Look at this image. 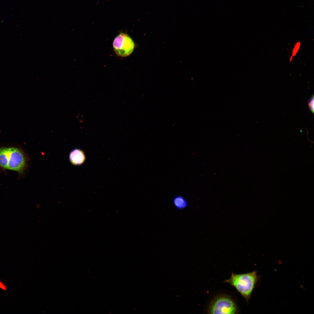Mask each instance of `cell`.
I'll return each instance as SVG.
<instances>
[{
	"label": "cell",
	"instance_id": "1",
	"mask_svg": "<svg viewBox=\"0 0 314 314\" xmlns=\"http://www.w3.org/2000/svg\"><path fill=\"white\" fill-rule=\"evenodd\" d=\"M28 158L23 150L14 146L0 147V167L23 174L28 166Z\"/></svg>",
	"mask_w": 314,
	"mask_h": 314
},
{
	"label": "cell",
	"instance_id": "2",
	"mask_svg": "<svg viewBox=\"0 0 314 314\" xmlns=\"http://www.w3.org/2000/svg\"><path fill=\"white\" fill-rule=\"evenodd\" d=\"M259 279L256 270L245 274L231 273V277L224 281L233 286L247 303Z\"/></svg>",
	"mask_w": 314,
	"mask_h": 314
},
{
	"label": "cell",
	"instance_id": "3",
	"mask_svg": "<svg viewBox=\"0 0 314 314\" xmlns=\"http://www.w3.org/2000/svg\"><path fill=\"white\" fill-rule=\"evenodd\" d=\"M207 311L209 314H237L239 310L231 296L223 295H218L212 300Z\"/></svg>",
	"mask_w": 314,
	"mask_h": 314
},
{
	"label": "cell",
	"instance_id": "4",
	"mask_svg": "<svg viewBox=\"0 0 314 314\" xmlns=\"http://www.w3.org/2000/svg\"><path fill=\"white\" fill-rule=\"evenodd\" d=\"M114 50L116 54L121 57H126L133 51L135 47L134 42L127 34L121 33L115 39L113 43Z\"/></svg>",
	"mask_w": 314,
	"mask_h": 314
},
{
	"label": "cell",
	"instance_id": "5",
	"mask_svg": "<svg viewBox=\"0 0 314 314\" xmlns=\"http://www.w3.org/2000/svg\"><path fill=\"white\" fill-rule=\"evenodd\" d=\"M69 158L70 163L74 165H80L85 161L86 157L83 151L79 149H75L70 152Z\"/></svg>",
	"mask_w": 314,
	"mask_h": 314
},
{
	"label": "cell",
	"instance_id": "6",
	"mask_svg": "<svg viewBox=\"0 0 314 314\" xmlns=\"http://www.w3.org/2000/svg\"><path fill=\"white\" fill-rule=\"evenodd\" d=\"M173 204L177 210H181L186 208L188 205V202L186 199L181 195L175 197L173 200Z\"/></svg>",
	"mask_w": 314,
	"mask_h": 314
},
{
	"label": "cell",
	"instance_id": "7",
	"mask_svg": "<svg viewBox=\"0 0 314 314\" xmlns=\"http://www.w3.org/2000/svg\"><path fill=\"white\" fill-rule=\"evenodd\" d=\"M301 46V42L300 41L297 42L294 45L291 53V55L289 58L290 63L292 61L293 58L295 57L299 52Z\"/></svg>",
	"mask_w": 314,
	"mask_h": 314
},
{
	"label": "cell",
	"instance_id": "8",
	"mask_svg": "<svg viewBox=\"0 0 314 314\" xmlns=\"http://www.w3.org/2000/svg\"><path fill=\"white\" fill-rule=\"evenodd\" d=\"M308 107L312 113H313L314 112V97L313 94L310 98L308 102Z\"/></svg>",
	"mask_w": 314,
	"mask_h": 314
},
{
	"label": "cell",
	"instance_id": "9",
	"mask_svg": "<svg viewBox=\"0 0 314 314\" xmlns=\"http://www.w3.org/2000/svg\"><path fill=\"white\" fill-rule=\"evenodd\" d=\"M0 288L4 290H6L5 286H3L2 283L1 282H0Z\"/></svg>",
	"mask_w": 314,
	"mask_h": 314
}]
</instances>
